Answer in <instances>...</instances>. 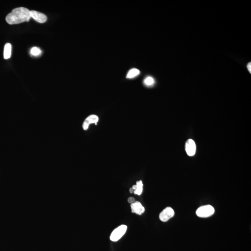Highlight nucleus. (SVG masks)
I'll return each mask as SVG.
<instances>
[{"instance_id": "14", "label": "nucleus", "mask_w": 251, "mask_h": 251, "mask_svg": "<svg viewBox=\"0 0 251 251\" xmlns=\"http://www.w3.org/2000/svg\"><path fill=\"white\" fill-rule=\"evenodd\" d=\"M128 202L129 203L133 204L135 202V200L133 197H129L128 199Z\"/></svg>"}, {"instance_id": "2", "label": "nucleus", "mask_w": 251, "mask_h": 251, "mask_svg": "<svg viewBox=\"0 0 251 251\" xmlns=\"http://www.w3.org/2000/svg\"><path fill=\"white\" fill-rule=\"evenodd\" d=\"M215 210L211 205L203 206L199 207L196 212V215L199 217L207 218L214 215Z\"/></svg>"}, {"instance_id": "16", "label": "nucleus", "mask_w": 251, "mask_h": 251, "mask_svg": "<svg viewBox=\"0 0 251 251\" xmlns=\"http://www.w3.org/2000/svg\"><path fill=\"white\" fill-rule=\"evenodd\" d=\"M129 191H130V192H131V193H133V192H134V190L132 188H130Z\"/></svg>"}, {"instance_id": "7", "label": "nucleus", "mask_w": 251, "mask_h": 251, "mask_svg": "<svg viewBox=\"0 0 251 251\" xmlns=\"http://www.w3.org/2000/svg\"><path fill=\"white\" fill-rule=\"evenodd\" d=\"M98 121H99V117L98 116L95 115H92L89 116L84 121L83 125V128L84 130H87L90 124L95 123V124H96V123L98 122Z\"/></svg>"}, {"instance_id": "11", "label": "nucleus", "mask_w": 251, "mask_h": 251, "mask_svg": "<svg viewBox=\"0 0 251 251\" xmlns=\"http://www.w3.org/2000/svg\"><path fill=\"white\" fill-rule=\"evenodd\" d=\"M140 73V71L139 70L137 69H132L128 71V73L126 75V78L128 79H132L135 78L139 75Z\"/></svg>"}, {"instance_id": "12", "label": "nucleus", "mask_w": 251, "mask_h": 251, "mask_svg": "<svg viewBox=\"0 0 251 251\" xmlns=\"http://www.w3.org/2000/svg\"><path fill=\"white\" fill-rule=\"evenodd\" d=\"M155 83L154 79L151 76H148L145 78L144 81V83L145 85L148 87H150L153 85Z\"/></svg>"}, {"instance_id": "8", "label": "nucleus", "mask_w": 251, "mask_h": 251, "mask_svg": "<svg viewBox=\"0 0 251 251\" xmlns=\"http://www.w3.org/2000/svg\"><path fill=\"white\" fill-rule=\"evenodd\" d=\"M131 207L132 213H135L140 215L145 212V208L139 201H135L134 203L131 204Z\"/></svg>"}, {"instance_id": "10", "label": "nucleus", "mask_w": 251, "mask_h": 251, "mask_svg": "<svg viewBox=\"0 0 251 251\" xmlns=\"http://www.w3.org/2000/svg\"><path fill=\"white\" fill-rule=\"evenodd\" d=\"M12 46L9 43H7L4 46V58L5 59H8L10 58L11 55Z\"/></svg>"}, {"instance_id": "4", "label": "nucleus", "mask_w": 251, "mask_h": 251, "mask_svg": "<svg viewBox=\"0 0 251 251\" xmlns=\"http://www.w3.org/2000/svg\"><path fill=\"white\" fill-rule=\"evenodd\" d=\"M174 211L170 207H166L159 214V218L160 220L166 222L174 216Z\"/></svg>"}, {"instance_id": "15", "label": "nucleus", "mask_w": 251, "mask_h": 251, "mask_svg": "<svg viewBox=\"0 0 251 251\" xmlns=\"http://www.w3.org/2000/svg\"><path fill=\"white\" fill-rule=\"evenodd\" d=\"M247 68H248V69H249V72L251 73V63H249V64H248L247 65Z\"/></svg>"}, {"instance_id": "13", "label": "nucleus", "mask_w": 251, "mask_h": 251, "mask_svg": "<svg viewBox=\"0 0 251 251\" xmlns=\"http://www.w3.org/2000/svg\"><path fill=\"white\" fill-rule=\"evenodd\" d=\"M31 54L34 56H38L41 54V50L37 47H33L31 51Z\"/></svg>"}, {"instance_id": "9", "label": "nucleus", "mask_w": 251, "mask_h": 251, "mask_svg": "<svg viewBox=\"0 0 251 251\" xmlns=\"http://www.w3.org/2000/svg\"><path fill=\"white\" fill-rule=\"evenodd\" d=\"M134 190V193L140 195L142 193L143 191V183L142 181H138L136 182V184L134 185L132 187Z\"/></svg>"}, {"instance_id": "3", "label": "nucleus", "mask_w": 251, "mask_h": 251, "mask_svg": "<svg viewBox=\"0 0 251 251\" xmlns=\"http://www.w3.org/2000/svg\"><path fill=\"white\" fill-rule=\"evenodd\" d=\"M127 226L124 225L118 226L113 231L110 237V240L116 242L119 240L125 234Z\"/></svg>"}, {"instance_id": "5", "label": "nucleus", "mask_w": 251, "mask_h": 251, "mask_svg": "<svg viewBox=\"0 0 251 251\" xmlns=\"http://www.w3.org/2000/svg\"><path fill=\"white\" fill-rule=\"evenodd\" d=\"M185 150L187 155L190 156H193L196 153V144L194 140L189 139L185 144Z\"/></svg>"}, {"instance_id": "6", "label": "nucleus", "mask_w": 251, "mask_h": 251, "mask_svg": "<svg viewBox=\"0 0 251 251\" xmlns=\"http://www.w3.org/2000/svg\"><path fill=\"white\" fill-rule=\"evenodd\" d=\"M30 13H31V17L33 18L36 21H38L40 23H44L47 21V17L43 13L34 11V10L31 11Z\"/></svg>"}, {"instance_id": "1", "label": "nucleus", "mask_w": 251, "mask_h": 251, "mask_svg": "<svg viewBox=\"0 0 251 251\" xmlns=\"http://www.w3.org/2000/svg\"><path fill=\"white\" fill-rule=\"evenodd\" d=\"M31 11L25 7H18L12 10L6 18V21L8 24H19L25 21H28L31 18Z\"/></svg>"}]
</instances>
